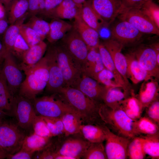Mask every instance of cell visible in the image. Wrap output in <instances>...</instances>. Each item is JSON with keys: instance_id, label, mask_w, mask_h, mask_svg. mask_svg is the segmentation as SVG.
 <instances>
[{"instance_id": "obj_1", "label": "cell", "mask_w": 159, "mask_h": 159, "mask_svg": "<svg viewBox=\"0 0 159 159\" xmlns=\"http://www.w3.org/2000/svg\"><path fill=\"white\" fill-rule=\"evenodd\" d=\"M58 94L77 112L84 124H105L100 114L103 103L94 101L77 89L70 87H64Z\"/></svg>"}, {"instance_id": "obj_2", "label": "cell", "mask_w": 159, "mask_h": 159, "mask_svg": "<svg viewBox=\"0 0 159 159\" xmlns=\"http://www.w3.org/2000/svg\"><path fill=\"white\" fill-rule=\"evenodd\" d=\"M100 114L105 125L115 134L130 140L138 136L135 128L136 120L130 118L120 106L112 108L103 103Z\"/></svg>"}, {"instance_id": "obj_3", "label": "cell", "mask_w": 159, "mask_h": 159, "mask_svg": "<svg viewBox=\"0 0 159 159\" xmlns=\"http://www.w3.org/2000/svg\"><path fill=\"white\" fill-rule=\"evenodd\" d=\"M24 73L25 78L17 94L32 100L45 88L48 80L49 71L45 57Z\"/></svg>"}, {"instance_id": "obj_4", "label": "cell", "mask_w": 159, "mask_h": 159, "mask_svg": "<svg viewBox=\"0 0 159 159\" xmlns=\"http://www.w3.org/2000/svg\"><path fill=\"white\" fill-rule=\"evenodd\" d=\"M32 101L37 115L61 117L68 113L79 114L59 94H54L50 95L36 97Z\"/></svg>"}, {"instance_id": "obj_5", "label": "cell", "mask_w": 159, "mask_h": 159, "mask_svg": "<svg viewBox=\"0 0 159 159\" xmlns=\"http://www.w3.org/2000/svg\"><path fill=\"white\" fill-rule=\"evenodd\" d=\"M6 117L0 119V147L6 155L13 154L20 150L26 135L16 121Z\"/></svg>"}, {"instance_id": "obj_6", "label": "cell", "mask_w": 159, "mask_h": 159, "mask_svg": "<svg viewBox=\"0 0 159 159\" xmlns=\"http://www.w3.org/2000/svg\"><path fill=\"white\" fill-rule=\"evenodd\" d=\"M55 46L65 86L76 88L83 74L82 66L60 44Z\"/></svg>"}, {"instance_id": "obj_7", "label": "cell", "mask_w": 159, "mask_h": 159, "mask_svg": "<svg viewBox=\"0 0 159 159\" xmlns=\"http://www.w3.org/2000/svg\"><path fill=\"white\" fill-rule=\"evenodd\" d=\"M45 55L49 71V79L46 91L52 94H58L65 85L63 74L57 61L55 45L48 48Z\"/></svg>"}, {"instance_id": "obj_8", "label": "cell", "mask_w": 159, "mask_h": 159, "mask_svg": "<svg viewBox=\"0 0 159 159\" xmlns=\"http://www.w3.org/2000/svg\"><path fill=\"white\" fill-rule=\"evenodd\" d=\"M60 40V44L82 66L89 49L76 30L72 27Z\"/></svg>"}, {"instance_id": "obj_9", "label": "cell", "mask_w": 159, "mask_h": 159, "mask_svg": "<svg viewBox=\"0 0 159 159\" xmlns=\"http://www.w3.org/2000/svg\"><path fill=\"white\" fill-rule=\"evenodd\" d=\"M117 17L130 23L143 34L159 35V29L138 8H125Z\"/></svg>"}, {"instance_id": "obj_10", "label": "cell", "mask_w": 159, "mask_h": 159, "mask_svg": "<svg viewBox=\"0 0 159 159\" xmlns=\"http://www.w3.org/2000/svg\"><path fill=\"white\" fill-rule=\"evenodd\" d=\"M37 115L32 100L18 94L15 96L14 116L21 128L26 131L32 128Z\"/></svg>"}, {"instance_id": "obj_11", "label": "cell", "mask_w": 159, "mask_h": 159, "mask_svg": "<svg viewBox=\"0 0 159 159\" xmlns=\"http://www.w3.org/2000/svg\"><path fill=\"white\" fill-rule=\"evenodd\" d=\"M112 38L125 45L135 44L143 38V33L128 22L120 19L110 28Z\"/></svg>"}, {"instance_id": "obj_12", "label": "cell", "mask_w": 159, "mask_h": 159, "mask_svg": "<svg viewBox=\"0 0 159 159\" xmlns=\"http://www.w3.org/2000/svg\"><path fill=\"white\" fill-rule=\"evenodd\" d=\"M1 69L10 92L15 96L23 81V75L21 70L11 53L5 55Z\"/></svg>"}, {"instance_id": "obj_13", "label": "cell", "mask_w": 159, "mask_h": 159, "mask_svg": "<svg viewBox=\"0 0 159 159\" xmlns=\"http://www.w3.org/2000/svg\"><path fill=\"white\" fill-rule=\"evenodd\" d=\"M106 138L105 152L108 159L127 158V149L130 139L117 135L103 125Z\"/></svg>"}, {"instance_id": "obj_14", "label": "cell", "mask_w": 159, "mask_h": 159, "mask_svg": "<svg viewBox=\"0 0 159 159\" xmlns=\"http://www.w3.org/2000/svg\"><path fill=\"white\" fill-rule=\"evenodd\" d=\"M140 65L147 72L149 77L157 80L159 78V64L156 53L150 46H143L132 52Z\"/></svg>"}, {"instance_id": "obj_15", "label": "cell", "mask_w": 159, "mask_h": 159, "mask_svg": "<svg viewBox=\"0 0 159 159\" xmlns=\"http://www.w3.org/2000/svg\"><path fill=\"white\" fill-rule=\"evenodd\" d=\"M90 143L84 138L69 137L54 145L55 152L56 154L79 159L82 158Z\"/></svg>"}, {"instance_id": "obj_16", "label": "cell", "mask_w": 159, "mask_h": 159, "mask_svg": "<svg viewBox=\"0 0 159 159\" xmlns=\"http://www.w3.org/2000/svg\"><path fill=\"white\" fill-rule=\"evenodd\" d=\"M92 4L107 25L113 22L125 8L121 0H92Z\"/></svg>"}, {"instance_id": "obj_17", "label": "cell", "mask_w": 159, "mask_h": 159, "mask_svg": "<svg viewBox=\"0 0 159 159\" xmlns=\"http://www.w3.org/2000/svg\"><path fill=\"white\" fill-rule=\"evenodd\" d=\"M102 44L109 52L117 70L130 89L127 74V61L125 56L121 52L123 45L112 38L105 40Z\"/></svg>"}, {"instance_id": "obj_18", "label": "cell", "mask_w": 159, "mask_h": 159, "mask_svg": "<svg viewBox=\"0 0 159 159\" xmlns=\"http://www.w3.org/2000/svg\"><path fill=\"white\" fill-rule=\"evenodd\" d=\"M107 87L83 73L76 88L92 100L103 103V97Z\"/></svg>"}, {"instance_id": "obj_19", "label": "cell", "mask_w": 159, "mask_h": 159, "mask_svg": "<svg viewBox=\"0 0 159 159\" xmlns=\"http://www.w3.org/2000/svg\"><path fill=\"white\" fill-rule=\"evenodd\" d=\"M73 19L72 27L80 34L89 49L98 48L100 44L99 32L83 20L81 10Z\"/></svg>"}, {"instance_id": "obj_20", "label": "cell", "mask_w": 159, "mask_h": 159, "mask_svg": "<svg viewBox=\"0 0 159 159\" xmlns=\"http://www.w3.org/2000/svg\"><path fill=\"white\" fill-rule=\"evenodd\" d=\"M136 95L144 110L151 103L159 98V86L158 80L151 78L144 81Z\"/></svg>"}, {"instance_id": "obj_21", "label": "cell", "mask_w": 159, "mask_h": 159, "mask_svg": "<svg viewBox=\"0 0 159 159\" xmlns=\"http://www.w3.org/2000/svg\"><path fill=\"white\" fill-rule=\"evenodd\" d=\"M105 68L98 48L89 49L82 66L83 73L96 80L99 73Z\"/></svg>"}, {"instance_id": "obj_22", "label": "cell", "mask_w": 159, "mask_h": 159, "mask_svg": "<svg viewBox=\"0 0 159 159\" xmlns=\"http://www.w3.org/2000/svg\"><path fill=\"white\" fill-rule=\"evenodd\" d=\"M47 45L43 41L30 47L19 65L24 72L30 69L43 57L47 51Z\"/></svg>"}, {"instance_id": "obj_23", "label": "cell", "mask_w": 159, "mask_h": 159, "mask_svg": "<svg viewBox=\"0 0 159 159\" xmlns=\"http://www.w3.org/2000/svg\"><path fill=\"white\" fill-rule=\"evenodd\" d=\"M125 56L127 63V74L128 79L135 84L150 79L147 72L140 65L132 52L126 54Z\"/></svg>"}, {"instance_id": "obj_24", "label": "cell", "mask_w": 159, "mask_h": 159, "mask_svg": "<svg viewBox=\"0 0 159 159\" xmlns=\"http://www.w3.org/2000/svg\"><path fill=\"white\" fill-rule=\"evenodd\" d=\"M15 96L10 92L0 68V111L7 116L14 115Z\"/></svg>"}, {"instance_id": "obj_25", "label": "cell", "mask_w": 159, "mask_h": 159, "mask_svg": "<svg viewBox=\"0 0 159 159\" xmlns=\"http://www.w3.org/2000/svg\"><path fill=\"white\" fill-rule=\"evenodd\" d=\"M81 14L85 23L98 32L105 24L103 19L93 8L92 0H87L82 4Z\"/></svg>"}, {"instance_id": "obj_26", "label": "cell", "mask_w": 159, "mask_h": 159, "mask_svg": "<svg viewBox=\"0 0 159 159\" xmlns=\"http://www.w3.org/2000/svg\"><path fill=\"white\" fill-rule=\"evenodd\" d=\"M98 49L105 68L113 74L117 83L124 91L129 94L130 89L127 86L123 78L117 70L109 52L102 43H100Z\"/></svg>"}, {"instance_id": "obj_27", "label": "cell", "mask_w": 159, "mask_h": 159, "mask_svg": "<svg viewBox=\"0 0 159 159\" xmlns=\"http://www.w3.org/2000/svg\"><path fill=\"white\" fill-rule=\"evenodd\" d=\"M49 23V31L47 37L51 44L60 40L72 27V25L62 19L55 18Z\"/></svg>"}, {"instance_id": "obj_28", "label": "cell", "mask_w": 159, "mask_h": 159, "mask_svg": "<svg viewBox=\"0 0 159 159\" xmlns=\"http://www.w3.org/2000/svg\"><path fill=\"white\" fill-rule=\"evenodd\" d=\"M82 6L72 0H63L55 9L52 17L62 19H73L80 11Z\"/></svg>"}, {"instance_id": "obj_29", "label": "cell", "mask_w": 159, "mask_h": 159, "mask_svg": "<svg viewBox=\"0 0 159 159\" xmlns=\"http://www.w3.org/2000/svg\"><path fill=\"white\" fill-rule=\"evenodd\" d=\"M26 16V14L15 23L11 24L5 31L3 44L5 55L11 53L13 45L20 34L21 27L24 23Z\"/></svg>"}, {"instance_id": "obj_30", "label": "cell", "mask_w": 159, "mask_h": 159, "mask_svg": "<svg viewBox=\"0 0 159 159\" xmlns=\"http://www.w3.org/2000/svg\"><path fill=\"white\" fill-rule=\"evenodd\" d=\"M120 106L127 115L131 119L136 120L141 117L143 111L140 103L132 90L130 95L122 100Z\"/></svg>"}, {"instance_id": "obj_31", "label": "cell", "mask_w": 159, "mask_h": 159, "mask_svg": "<svg viewBox=\"0 0 159 159\" xmlns=\"http://www.w3.org/2000/svg\"><path fill=\"white\" fill-rule=\"evenodd\" d=\"M103 125L82 124L80 127V133L84 138L90 142H103L106 138L103 127Z\"/></svg>"}, {"instance_id": "obj_32", "label": "cell", "mask_w": 159, "mask_h": 159, "mask_svg": "<svg viewBox=\"0 0 159 159\" xmlns=\"http://www.w3.org/2000/svg\"><path fill=\"white\" fill-rule=\"evenodd\" d=\"M64 127V134L66 137L80 132L82 122L80 116L74 113H68L61 117Z\"/></svg>"}, {"instance_id": "obj_33", "label": "cell", "mask_w": 159, "mask_h": 159, "mask_svg": "<svg viewBox=\"0 0 159 159\" xmlns=\"http://www.w3.org/2000/svg\"><path fill=\"white\" fill-rule=\"evenodd\" d=\"M50 138L34 133L29 136L26 135L20 149L35 153L47 147L50 143Z\"/></svg>"}, {"instance_id": "obj_34", "label": "cell", "mask_w": 159, "mask_h": 159, "mask_svg": "<svg viewBox=\"0 0 159 159\" xmlns=\"http://www.w3.org/2000/svg\"><path fill=\"white\" fill-rule=\"evenodd\" d=\"M128 94L118 87H107L103 97V103L112 108L120 106L121 101L128 96Z\"/></svg>"}, {"instance_id": "obj_35", "label": "cell", "mask_w": 159, "mask_h": 159, "mask_svg": "<svg viewBox=\"0 0 159 159\" xmlns=\"http://www.w3.org/2000/svg\"><path fill=\"white\" fill-rule=\"evenodd\" d=\"M135 128L138 136L159 133V125L146 116L141 117L135 121Z\"/></svg>"}, {"instance_id": "obj_36", "label": "cell", "mask_w": 159, "mask_h": 159, "mask_svg": "<svg viewBox=\"0 0 159 159\" xmlns=\"http://www.w3.org/2000/svg\"><path fill=\"white\" fill-rule=\"evenodd\" d=\"M142 138L143 150L151 158H159V133L150 135L140 136Z\"/></svg>"}, {"instance_id": "obj_37", "label": "cell", "mask_w": 159, "mask_h": 159, "mask_svg": "<svg viewBox=\"0 0 159 159\" xmlns=\"http://www.w3.org/2000/svg\"><path fill=\"white\" fill-rule=\"evenodd\" d=\"M28 0H15L9 9V20L10 24L15 23L23 16L28 11Z\"/></svg>"}, {"instance_id": "obj_38", "label": "cell", "mask_w": 159, "mask_h": 159, "mask_svg": "<svg viewBox=\"0 0 159 159\" xmlns=\"http://www.w3.org/2000/svg\"><path fill=\"white\" fill-rule=\"evenodd\" d=\"M127 158L130 159H143L146 155L143 149L142 138L135 137L130 139L127 149Z\"/></svg>"}, {"instance_id": "obj_39", "label": "cell", "mask_w": 159, "mask_h": 159, "mask_svg": "<svg viewBox=\"0 0 159 159\" xmlns=\"http://www.w3.org/2000/svg\"><path fill=\"white\" fill-rule=\"evenodd\" d=\"M24 24L36 32L43 40L47 37L49 32V23L35 15L32 16L27 23Z\"/></svg>"}, {"instance_id": "obj_40", "label": "cell", "mask_w": 159, "mask_h": 159, "mask_svg": "<svg viewBox=\"0 0 159 159\" xmlns=\"http://www.w3.org/2000/svg\"><path fill=\"white\" fill-rule=\"evenodd\" d=\"M82 158L107 159L103 142L91 143Z\"/></svg>"}, {"instance_id": "obj_41", "label": "cell", "mask_w": 159, "mask_h": 159, "mask_svg": "<svg viewBox=\"0 0 159 159\" xmlns=\"http://www.w3.org/2000/svg\"><path fill=\"white\" fill-rule=\"evenodd\" d=\"M159 29V6L152 0H147L138 8Z\"/></svg>"}, {"instance_id": "obj_42", "label": "cell", "mask_w": 159, "mask_h": 159, "mask_svg": "<svg viewBox=\"0 0 159 159\" xmlns=\"http://www.w3.org/2000/svg\"><path fill=\"white\" fill-rule=\"evenodd\" d=\"M24 24L21 27L20 34L30 47L43 41L38 34Z\"/></svg>"}, {"instance_id": "obj_43", "label": "cell", "mask_w": 159, "mask_h": 159, "mask_svg": "<svg viewBox=\"0 0 159 159\" xmlns=\"http://www.w3.org/2000/svg\"><path fill=\"white\" fill-rule=\"evenodd\" d=\"M52 137L64 134V127L61 117L42 116Z\"/></svg>"}, {"instance_id": "obj_44", "label": "cell", "mask_w": 159, "mask_h": 159, "mask_svg": "<svg viewBox=\"0 0 159 159\" xmlns=\"http://www.w3.org/2000/svg\"><path fill=\"white\" fill-rule=\"evenodd\" d=\"M30 47L19 34L13 47L11 53L18 59L22 60Z\"/></svg>"}, {"instance_id": "obj_45", "label": "cell", "mask_w": 159, "mask_h": 159, "mask_svg": "<svg viewBox=\"0 0 159 159\" xmlns=\"http://www.w3.org/2000/svg\"><path fill=\"white\" fill-rule=\"evenodd\" d=\"M34 133L42 137L51 138L52 137L42 117L37 115L32 124Z\"/></svg>"}, {"instance_id": "obj_46", "label": "cell", "mask_w": 159, "mask_h": 159, "mask_svg": "<svg viewBox=\"0 0 159 159\" xmlns=\"http://www.w3.org/2000/svg\"><path fill=\"white\" fill-rule=\"evenodd\" d=\"M96 80L107 87L121 88L117 83L113 74L105 68L99 73Z\"/></svg>"}, {"instance_id": "obj_47", "label": "cell", "mask_w": 159, "mask_h": 159, "mask_svg": "<svg viewBox=\"0 0 159 159\" xmlns=\"http://www.w3.org/2000/svg\"><path fill=\"white\" fill-rule=\"evenodd\" d=\"M147 117L159 125V98L151 103L145 108Z\"/></svg>"}, {"instance_id": "obj_48", "label": "cell", "mask_w": 159, "mask_h": 159, "mask_svg": "<svg viewBox=\"0 0 159 159\" xmlns=\"http://www.w3.org/2000/svg\"><path fill=\"white\" fill-rule=\"evenodd\" d=\"M45 0H28V11L32 16L41 14L44 10Z\"/></svg>"}, {"instance_id": "obj_49", "label": "cell", "mask_w": 159, "mask_h": 159, "mask_svg": "<svg viewBox=\"0 0 159 159\" xmlns=\"http://www.w3.org/2000/svg\"><path fill=\"white\" fill-rule=\"evenodd\" d=\"M34 158L37 159H54L55 153L53 144L50 143L47 147L36 152Z\"/></svg>"}, {"instance_id": "obj_50", "label": "cell", "mask_w": 159, "mask_h": 159, "mask_svg": "<svg viewBox=\"0 0 159 159\" xmlns=\"http://www.w3.org/2000/svg\"><path fill=\"white\" fill-rule=\"evenodd\" d=\"M63 0H45V6L41 14L48 17L52 16L56 8Z\"/></svg>"}, {"instance_id": "obj_51", "label": "cell", "mask_w": 159, "mask_h": 159, "mask_svg": "<svg viewBox=\"0 0 159 159\" xmlns=\"http://www.w3.org/2000/svg\"><path fill=\"white\" fill-rule=\"evenodd\" d=\"M34 153L20 149L14 154L6 155V158L8 159H30L32 158Z\"/></svg>"}, {"instance_id": "obj_52", "label": "cell", "mask_w": 159, "mask_h": 159, "mask_svg": "<svg viewBox=\"0 0 159 159\" xmlns=\"http://www.w3.org/2000/svg\"><path fill=\"white\" fill-rule=\"evenodd\" d=\"M125 8H139L145 0H121Z\"/></svg>"}, {"instance_id": "obj_53", "label": "cell", "mask_w": 159, "mask_h": 159, "mask_svg": "<svg viewBox=\"0 0 159 159\" xmlns=\"http://www.w3.org/2000/svg\"><path fill=\"white\" fill-rule=\"evenodd\" d=\"M8 27L7 21L4 19H0V34L5 32Z\"/></svg>"}, {"instance_id": "obj_54", "label": "cell", "mask_w": 159, "mask_h": 159, "mask_svg": "<svg viewBox=\"0 0 159 159\" xmlns=\"http://www.w3.org/2000/svg\"><path fill=\"white\" fill-rule=\"evenodd\" d=\"M15 0H0L1 3L4 5L5 7L9 10L12 3Z\"/></svg>"}, {"instance_id": "obj_55", "label": "cell", "mask_w": 159, "mask_h": 159, "mask_svg": "<svg viewBox=\"0 0 159 159\" xmlns=\"http://www.w3.org/2000/svg\"><path fill=\"white\" fill-rule=\"evenodd\" d=\"M5 55V52L3 44L0 41V64L3 62Z\"/></svg>"}, {"instance_id": "obj_56", "label": "cell", "mask_w": 159, "mask_h": 159, "mask_svg": "<svg viewBox=\"0 0 159 159\" xmlns=\"http://www.w3.org/2000/svg\"><path fill=\"white\" fill-rule=\"evenodd\" d=\"M5 15V10L4 6L0 1V19H4Z\"/></svg>"}, {"instance_id": "obj_57", "label": "cell", "mask_w": 159, "mask_h": 159, "mask_svg": "<svg viewBox=\"0 0 159 159\" xmlns=\"http://www.w3.org/2000/svg\"><path fill=\"white\" fill-rule=\"evenodd\" d=\"M6 158V154L0 147V159H3Z\"/></svg>"}, {"instance_id": "obj_58", "label": "cell", "mask_w": 159, "mask_h": 159, "mask_svg": "<svg viewBox=\"0 0 159 159\" xmlns=\"http://www.w3.org/2000/svg\"><path fill=\"white\" fill-rule=\"evenodd\" d=\"M76 4L78 5H81L84 2L87 0H72Z\"/></svg>"}, {"instance_id": "obj_59", "label": "cell", "mask_w": 159, "mask_h": 159, "mask_svg": "<svg viewBox=\"0 0 159 159\" xmlns=\"http://www.w3.org/2000/svg\"><path fill=\"white\" fill-rule=\"evenodd\" d=\"M7 116L3 112L0 111V119Z\"/></svg>"}, {"instance_id": "obj_60", "label": "cell", "mask_w": 159, "mask_h": 159, "mask_svg": "<svg viewBox=\"0 0 159 159\" xmlns=\"http://www.w3.org/2000/svg\"><path fill=\"white\" fill-rule=\"evenodd\" d=\"M147 0H145V1Z\"/></svg>"}]
</instances>
